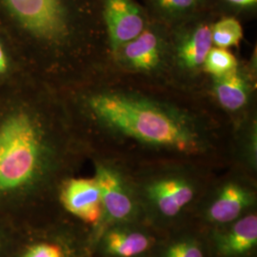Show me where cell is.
Listing matches in <instances>:
<instances>
[{"instance_id": "8992f818", "label": "cell", "mask_w": 257, "mask_h": 257, "mask_svg": "<svg viewBox=\"0 0 257 257\" xmlns=\"http://www.w3.org/2000/svg\"><path fill=\"white\" fill-rule=\"evenodd\" d=\"M94 178L101 193L103 214L113 222L132 219L137 211L136 202L116 172L99 164Z\"/></svg>"}, {"instance_id": "ac0fdd59", "label": "cell", "mask_w": 257, "mask_h": 257, "mask_svg": "<svg viewBox=\"0 0 257 257\" xmlns=\"http://www.w3.org/2000/svg\"><path fill=\"white\" fill-rule=\"evenodd\" d=\"M163 257H204L200 245L193 239H181L172 243Z\"/></svg>"}, {"instance_id": "ba28073f", "label": "cell", "mask_w": 257, "mask_h": 257, "mask_svg": "<svg viewBox=\"0 0 257 257\" xmlns=\"http://www.w3.org/2000/svg\"><path fill=\"white\" fill-rule=\"evenodd\" d=\"M252 194L245 187L236 183L225 185L211 200L208 210V219L217 224H227L237 220L241 214L252 205Z\"/></svg>"}, {"instance_id": "7a4b0ae2", "label": "cell", "mask_w": 257, "mask_h": 257, "mask_svg": "<svg viewBox=\"0 0 257 257\" xmlns=\"http://www.w3.org/2000/svg\"><path fill=\"white\" fill-rule=\"evenodd\" d=\"M92 114L123 135L148 144L193 153L199 139L182 120L154 104L119 93H99L88 100Z\"/></svg>"}, {"instance_id": "4fadbf2b", "label": "cell", "mask_w": 257, "mask_h": 257, "mask_svg": "<svg viewBox=\"0 0 257 257\" xmlns=\"http://www.w3.org/2000/svg\"><path fill=\"white\" fill-rule=\"evenodd\" d=\"M215 93L223 107L230 110H238L248 101V84L236 70L216 77Z\"/></svg>"}, {"instance_id": "5b68a950", "label": "cell", "mask_w": 257, "mask_h": 257, "mask_svg": "<svg viewBox=\"0 0 257 257\" xmlns=\"http://www.w3.org/2000/svg\"><path fill=\"white\" fill-rule=\"evenodd\" d=\"M65 209L87 224H95L103 215L101 193L95 178H71L60 191Z\"/></svg>"}, {"instance_id": "30bf717a", "label": "cell", "mask_w": 257, "mask_h": 257, "mask_svg": "<svg viewBox=\"0 0 257 257\" xmlns=\"http://www.w3.org/2000/svg\"><path fill=\"white\" fill-rule=\"evenodd\" d=\"M102 249L113 257H136L147 251L152 239L140 231L113 228L102 237Z\"/></svg>"}, {"instance_id": "7c38bea8", "label": "cell", "mask_w": 257, "mask_h": 257, "mask_svg": "<svg viewBox=\"0 0 257 257\" xmlns=\"http://www.w3.org/2000/svg\"><path fill=\"white\" fill-rule=\"evenodd\" d=\"M183 41L179 48V57L183 65L191 69L202 65L212 45L211 25H196Z\"/></svg>"}, {"instance_id": "277c9868", "label": "cell", "mask_w": 257, "mask_h": 257, "mask_svg": "<svg viewBox=\"0 0 257 257\" xmlns=\"http://www.w3.org/2000/svg\"><path fill=\"white\" fill-rule=\"evenodd\" d=\"M103 15L114 52H118L145 29L143 12L134 0H104Z\"/></svg>"}, {"instance_id": "3957f363", "label": "cell", "mask_w": 257, "mask_h": 257, "mask_svg": "<svg viewBox=\"0 0 257 257\" xmlns=\"http://www.w3.org/2000/svg\"><path fill=\"white\" fill-rule=\"evenodd\" d=\"M29 35L48 42L69 35V19L63 0H2Z\"/></svg>"}, {"instance_id": "ffe728a7", "label": "cell", "mask_w": 257, "mask_h": 257, "mask_svg": "<svg viewBox=\"0 0 257 257\" xmlns=\"http://www.w3.org/2000/svg\"><path fill=\"white\" fill-rule=\"evenodd\" d=\"M10 66L11 63H10L9 55L4 44L0 41V76L9 72Z\"/></svg>"}, {"instance_id": "6da1fadb", "label": "cell", "mask_w": 257, "mask_h": 257, "mask_svg": "<svg viewBox=\"0 0 257 257\" xmlns=\"http://www.w3.org/2000/svg\"><path fill=\"white\" fill-rule=\"evenodd\" d=\"M56 160L46 123L25 94L0 99V211L36 200L46 189Z\"/></svg>"}, {"instance_id": "52a82bcc", "label": "cell", "mask_w": 257, "mask_h": 257, "mask_svg": "<svg viewBox=\"0 0 257 257\" xmlns=\"http://www.w3.org/2000/svg\"><path fill=\"white\" fill-rule=\"evenodd\" d=\"M149 201L164 217H175L194 197V188L183 178L168 177L156 180L148 186Z\"/></svg>"}, {"instance_id": "5bb4252c", "label": "cell", "mask_w": 257, "mask_h": 257, "mask_svg": "<svg viewBox=\"0 0 257 257\" xmlns=\"http://www.w3.org/2000/svg\"><path fill=\"white\" fill-rule=\"evenodd\" d=\"M7 257H72V252L59 240L32 236L14 242Z\"/></svg>"}, {"instance_id": "9c48e42d", "label": "cell", "mask_w": 257, "mask_h": 257, "mask_svg": "<svg viewBox=\"0 0 257 257\" xmlns=\"http://www.w3.org/2000/svg\"><path fill=\"white\" fill-rule=\"evenodd\" d=\"M257 216L250 213L237 220L230 229L216 235V249L222 256L245 254L256 247Z\"/></svg>"}, {"instance_id": "44dd1931", "label": "cell", "mask_w": 257, "mask_h": 257, "mask_svg": "<svg viewBox=\"0 0 257 257\" xmlns=\"http://www.w3.org/2000/svg\"><path fill=\"white\" fill-rule=\"evenodd\" d=\"M230 6L238 9H250L255 7L257 0H223Z\"/></svg>"}, {"instance_id": "d6986e66", "label": "cell", "mask_w": 257, "mask_h": 257, "mask_svg": "<svg viewBox=\"0 0 257 257\" xmlns=\"http://www.w3.org/2000/svg\"><path fill=\"white\" fill-rule=\"evenodd\" d=\"M13 244L14 241L8 228L0 223V257H7Z\"/></svg>"}, {"instance_id": "2e32d148", "label": "cell", "mask_w": 257, "mask_h": 257, "mask_svg": "<svg viewBox=\"0 0 257 257\" xmlns=\"http://www.w3.org/2000/svg\"><path fill=\"white\" fill-rule=\"evenodd\" d=\"M205 70L219 77L237 70V61L234 55L223 48H211L204 60Z\"/></svg>"}, {"instance_id": "8fae6325", "label": "cell", "mask_w": 257, "mask_h": 257, "mask_svg": "<svg viewBox=\"0 0 257 257\" xmlns=\"http://www.w3.org/2000/svg\"><path fill=\"white\" fill-rule=\"evenodd\" d=\"M121 49L128 64L138 70H152L159 62V39L151 30L144 29L138 37Z\"/></svg>"}, {"instance_id": "9a60e30c", "label": "cell", "mask_w": 257, "mask_h": 257, "mask_svg": "<svg viewBox=\"0 0 257 257\" xmlns=\"http://www.w3.org/2000/svg\"><path fill=\"white\" fill-rule=\"evenodd\" d=\"M211 33L212 43L223 49L237 45L243 37L240 22L233 18H225L212 24Z\"/></svg>"}, {"instance_id": "e0dca14e", "label": "cell", "mask_w": 257, "mask_h": 257, "mask_svg": "<svg viewBox=\"0 0 257 257\" xmlns=\"http://www.w3.org/2000/svg\"><path fill=\"white\" fill-rule=\"evenodd\" d=\"M152 6L168 18H183L194 13L203 0H149Z\"/></svg>"}]
</instances>
